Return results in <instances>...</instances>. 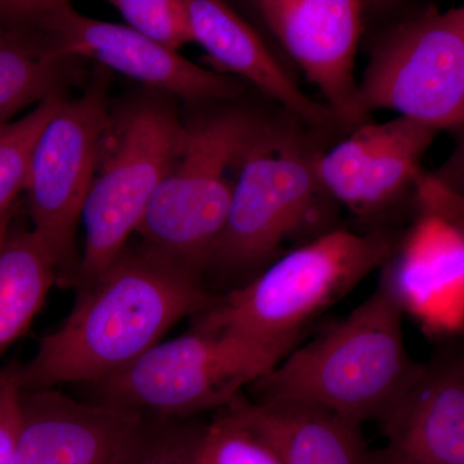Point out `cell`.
<instances>
[{
	"mask_svg": "<svg viewBox=\"0 0 464 464\" xmlns=\"http://www.w3.org/2000/svg\"><path fill=\"white\" fill-rule=\"evenodd\" d=\"M216 301L199 275L141 246L125 248L79 289L70 315L20 365L23 390L94 384L160 343L177 323Z\"/></svg>",
	"mask_w": 464,
	"mask_h": 464,
	"instance_id": "obj_1",
	"label": "cell"
},
{
	"mask_svg": "<svg viewBox=\"0 0 464 464\" xmlns=\"http://www.w3.org/2000/svg\"><path fill=\"white\" fill-rule=\"evenodd\" d=\"M404 306L387 262L368 299L250 384L255 402H304L360 424L380 420L423 368L406 350Z\"/></svg>",
	"mask_w": 464,
	"mask_h": 464,
	"instance_id": "obj_2",
	"label": "cell"
},
{
	"mask_svg": "<svg viewBox=\"0 0 464 464\" xmlns=\"http://www.w3.org/2000/svg\"><path fill=\"white\" fill-rule=\"evenodd\" d=\"M398 253L387 231L333 230L293 249L198 314L195 328L234 335L285 357L304 329Z\"/></svg>",
	"mask_w": 464,
	"mask_h": 464,
	"instance_id": "obj_3",
	"label": "cell"
},
{
	"mask_svg": "<svg viewBox=\"0 0 464 464\" xmlns=\"http://www.w3.org/2000/svg\"><path fill=\"white\" fill-rule=\"evenodd\" d=\"M266 123L244 110H224L185 123V137L137 232L145 248L199 275L224 230L244 149Z\"/></svg>",
	"mask_w": 464,
	"mask_h": 464,
	"instance_id": "obj_4",
	"label": "cell"
},
{
	"mask_svg": "<svg viewBox=\"0 0 464 464\" xmlns=\"http://www.w3.org/2000/svg\"><path fill=\"white\" fill-rule=\"evenodd\" d=\"M183 137L185 123L166 93L145 94L111 111L82 213L87 237L76 289L90 285L127 248Z\"/></svg>",
	"mask_w": 464,
	"mask_h": 464,
	"instance_id": "obj_5",
	"label": "cell"
},
{
	"mask_svg": "<svg viewBox=\"0 0 464 464\" xmlns=\"http://www.w3.org/2000/svg\"><path fill=\"white\" fill-rule=\"evenodd\" d=\"M315 154L286 128L262 125L237 161V179L210 265L228 273L264 270L284 241L313 222L323 192Z\"/></svg>",
	"mask_w": 464,
	"mask_h": 464,
	"instance_id": "obj_6",
	"label": "cell"
},
{
	"mask_svg": "<svg viewBox=\"0 0 464 464\" xmlns=\"http://www.w3.org/2000/svg\"><path fill=\"white\" fill-rule=\"evenodd\" d=\"M282 360L234 335L192 326L91 389L99 404L191 418L225 408Z\"/></svg>",
	"mask_w": 464,
	"mask_h": 464,
	"instance_id": "obj_7",
	"label": "cell"
},
{
	"mask_svg": "<svg viewBox=\"0 0 464 464\" xmlns=\"http://www.w3.org/2000/svg\"><path fill=\"white\" fill-rule=\"evenodd\" d=\"M110 74L99 69L79 99L65 100L45 125L25 190L34 234L56 268L57 284L74 286L81 258L76 231L108 132Z\"/></svg>",
	"mask_w": 464,
	"mask_h": 464,
	"instance_id": "obj_8",
	"label": "cell"
},
{
	"mask_svg": "<svg viewBox=\"0 0 464 464\" xmlns=\"http://www.w3.org/2000/svg\"><path fill=\"white\" fill-rule=\"evenodd\" d=\"M359 106L387 109L439 132L464 119V9L423 14L402 21L375 43Z\"/></svg>",
	"mask_w": 464,
	"mask_h": 464,
	"instance_id": "obj_9",
	"label": "cell"
},
{
	"mask_svg": "<svg viewBox=\"0 0 464 464\" xmlns=\"http://www.w3.org/2000/svg\"><path fill=\"white\" fill-rule=\"evenodd\" d=\"M34 30L60 56L96 61L188 102L232 100L243 92L237 79L195 65L130 26L84 16L69 2H47Z\"/></svg>",
	"mask_w": 464,
	"mask_h": 464,
	"instance_id": "obj_10",
	"label": "cell"
},
{
	"mask_svg": "<svg viewBox=\"0 0 464 464\" xmlns=\"http://www.w3.org/2000/svg\"><path fill=\"white\" fill-rule=\"evenodd\" d=\"M266 25L315 84L338 123L364 124L355 78L365 3L359 0H259Z\"/></svg>",
	"mask_w": 464,
	"mask_h": 464,
	"instance_id": "obj_11",
	"label": "cell"
},
{
	"mask_svg": "<svg viewBox=\"0 0 464 464\" xmlns=\"http://www.w3.org/2000/svg\"><path fill=\"white\" fill-rule=\"evenodd\" d=\"M438 133L401 116L389 123L359 125L317 159L320 185L353 215L377 217L417 188L423 176L420 160Z\"/></svg>",
	"mask_w": 464,
	"mask_h": 464,
	"instance_id": "obj_12",
	"label": "cell"
},
{
	"mask_svg": "<svg viewBox=\"0 0 464 464\" xmlns=\"http://www.w3.org/2000/svg\"><path fill=\"white\" fill-rule=\"evenodd\" d=\"M143 415L57 389L23 390L17 464H121Z\"/></svg>",
	"mask_w": 464,
	"mask_h": 464,
	"instance_id": "obj_13",
	"label": "cell"
},
{
	"mask_svg": "<svg viewBox=\"0 0 464 464\" xmlns=\"http://www.w3.org/2000/svg\"><path fill=\"white\" fill-rule=\"evenodd\" d=\"M380 422L387 442L366 464H464L463 356H433Z\"/></svg>",
	"mask_w": 464,
	"mask_h": 464,
	"instance_id": "obj_14",
	"label": "cell"
},
{
	"mask_svg": "<svg viewBox=\"0 0 464 464\" xmlns=\"http://www.w3.org/2000/svg\"><path fill=\"white\" fill-rule=\"evenodd\" d=\"M192 38L224 72L250 82L265 96L313 127L338 123L328 105L306 96L280 65L256 30L216 0H188Z\"/></svg>",
	"mask_w": 464,
	"mask_h": 464,
	"instance_id": "obj_15",
	"label": "cell"
},
{
	"mask_svg": "<svg viewBox=\"0 0 464 464\" xmlns=\"http://www.w3.org/2000/svg\"><path fill=\"white\" fill-rule=\"evenodd\" d=\"M273 449L280 464H366L369 449L362 424L304 402L249 401L243 392L230 402Z\"/></svg>",
	"mask_w": 464,
	"mask_h": 464,
	"instance_id": "obj_16",
	"label": "cell"
},
{
	"mask_svg": "<svg viewBox=\"0 0 464 464\" xmlns=\"http://www.w3.org/2000/svg\"><path fill=\"white\" fill-rule=\"evenodd\" d=\"M83 79L81 60L54 53L35 30H0V127L26 106L65 97Z\"/></svg>",
	"mask_w": 464,
	"mask_h": 464,
	"instance_id": "obj_17",
	"label": "cell"
},
{
	"mask_svg": "<svg viewBox=\"0 0 464 464\" xmlns=\"http://www.w3.org/2000/svg\"><path fill=\"white\" fill-rule=\"evenodd\" d=\"M56 283L53 261L36 235L8 230L0 246V355L25 334Z\"/></svg>",
	"mask_w": 464,
	"mask_h": 464,
	"instance_id": "obj_18",
	"label": "cell"
},
{
	"mask_svg": "<svg viewBox=\"0 0 464 464\" xmlns=\"http://www.w3.org/2000/svg\"><path fill=\"white\" fill-rule=\"evenodd\" d=\"M143 414L121 464H197L206 424L194 417Z\"/></svg>",
	"mask_w": 464,
	"mask_h": 464,
	"instance_id": "obj_19",
	"label": "cell"
},
{
	"mask_svg": "<svg viewBox=\"0 0 464 464\" xmlns=\"http://www.w3.org/2000/svg\"><path fill=\"white\" fill-rule=\"evenodd\" d=\"M66 97L39 103L20 121L0 127V217L12 213V201L25 190L36 142Z\"/></svg>",
	"mask_w": 464,
	"mask_h": 464,
	"instance_id": "obj_20",
	"label": "cell"
},
{
	"mask_svg": "<svg viewBox=\"0 0 464 464\" xmlns=\"http://www.w3.org/2000/svg\"><path fill=\"white\" fill-rule=\"evenodd\" d=\"M197 464H280L273 449L231 404L206 424Z\"/></svg>",
	"mask_w": 464,
	"mask_h": 464,
	"instance_id": "obj_21",
	"label": "cell"
},
{
	"mask_svg": "<svg viewBox=\"0 0 464 464\" xmlns=\"http://www.w3.org/2000/svg\"><path fill=\"white\" fill-rule=\"evenodd\" d=\"M134 32L167 50L194 42L188 0H112Z\"/></svg>",
	"mask_w": 464,
	"mask_h": 464,
	"instance_id": "obj_22",
	"label": "cell"
},
{
	"mask_svg": "<svg viewBox=\"0 0 464 464\" xmlns=\"http://www.w3.org/2000/svg\"><path fill=\"white\" fill-rule=\"evenodd\" d=\"M21 391L20 365L5 366L0 371V464H17Z\"/></svg>",
	"mask_w": 464,
	"mask_h": 464,
	"instance_id": "obj_23",
	"label": "cell"
},
{
	"mask_svg": "<svg viewBox=\"0 0 464 464\" xmlns=\"http://www.w3.org/2000/svg\"><path fill=\"white\" fill-rule=\"evenodd\" d=\"M11 217L12 213L0 217V246H2L3 240H5V235H7Z\"/></svg>",
	"mask_w": 464,
	"mask_h": 464,
	"instance_id": "obj_24",
	"label": "cell"
}]
</instances>
